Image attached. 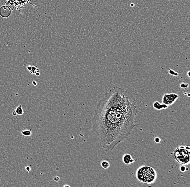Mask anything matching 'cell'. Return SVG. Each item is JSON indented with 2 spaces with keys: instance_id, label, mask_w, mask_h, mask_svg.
<instances>
[{
  "instance_id": "15",
  "label": "cell",
  "mask_w": 190,
  "mask_h": 187,
  "mask_svg": "<svg viewBox=\"0 0 190 187\" xmlns=\"http://www.w3.org/2000/svg\"><path fill=\"white\" fill-rule=\"evenodd\" d=\"M155 143H159L161 141V139L159 138H155Z\"/></svg>"
},
{
  "instance_id": "13",
  "label": "cell",
  "mask_w": 190,
  "mask_h": 187,
  "mask_svg": "<svg viewBox=\"0 0 190 187\" xmlns=\"http://www.w3.org/2000/svg\"><path fill=\"white\" fill-rule=\"evenodd\" d=\"M54 180L55 181L57 182V181H58L59 180V177H58V176H55L54 178Z\"/></svg>"
},
{
  "instance_id": "11",
  "label": "cell",
  "mask_w": 190,
  "mask_h": 187,
  "mask_svg": "<svg viewBox=\"0 0 190 187\" xmlns=\"http://www.w3.org/2000/svg\"><path fill=\"white\" fill-rule=\"evenodd\" d=\"M180 170H181V172H185V171H188V168L186 167L184 165H182L180 168Z\"/></svg>"
},
{
  "instance_id": "1",
  "label": "cell",
  "mask_w": 190,
  "mask_h": 187,
  "mask_svg": "<svg viewBox=\"0 0 190 187\" xmlns=\"http://www.w3.org/2000/svg\"><path fill=\"white\" fill-rule=\"evenodd\" d=\"M124 91L116 86L105 93L97 103L92 119L95 136L107 151L114 150L139 125L135 119L137 106L124 96Z\"/></svg>"
},
{
  "instance_id": "6",
  "label": "cell",
  "mask_w": 190,
  "mask_h": 187,
  "mask_svg": "<svg viewBox=\"0 0 190 187\" xmlns=\"http://www.w3.org/2000/svg\"><path fill=\"white\" fill-rule=\"evenodd\" d=\"M27 69L29 71L30 74H35L36 76H40V71L35 66H28Z\"/></svg>"
},
{
  "instance_id": "10",
  "label": "cell",
  "mask_w": 190,
  "mask_h": 187,
  "mask_svg": "<svg viewBox=\"0 0 190 187\" xmlns=\"http://www.w3.org/2000/svg\"><path fill=\"white\" fill-rule=\"evenodd\" d=\"M153 106L154 108L156 110H161L163 108L162 105H161L159 102H155V103H153Z\"/></svg>"
},
{
  "instance_id": "2",
  "label": "cell",
  "mask_w": 190,
  "mask_h": 187,
  "mask_svg": "<svg viewBox=\"0 0 190 187\" xmlns=\"http://www.w3.org/2000/svg\"><path fill=\"white\" fill-rule=\"evenodd\" d=\"M136 176L140 182L151 184L155 181L157 178V173L153 168L144 166H141L136 172Z\"/></svg>"
},
{
  "instance_id": "4",
  "label": "cell",
  "mask_w": 190,
  "mask_h": 187,
  "mask_svg": "<svg viewBox=\"0 0 190 187\" xmlns=\"http://www.w3.org/2000/svg\"><path fill=\"white\" fill-rule=\"evenodd\" d=\"M178 98V95L177 94H165L163 96L162 102L167 106H170L175 102Z\"/></svg>"
},
{
  "instance_id": "14",
  "label": "cell",
  "mask_w": 190,
  "mask_h": 187,
  "mask_svg": "<svg viewBox=\"0 0 190 187\" xmlns=\"http://www.w3.org/2000/svg\"><path fill=\"white\" fill-rule=\"evenodd\" d=\"M25 170H27L28 172H29L31 170V168L29 166H26L25 167Z\"/></svg>"
},
{
  "instance_id": "16",
  "label": "cell",
  "mask_w": 190,
  "mask_h": 187,
  "mask_svg": "<svg viewBox=\"0 0 190 187\" xmlns=\"http://www.w3.org/2000/svg\"><path fill=\"white\" fill-rule=\"evenodd\" d=\"M32 84H33V85H34V86H36V85H37V83H36V82L35 81H32Z\"/></svg>"
},
{
  "instance_id": "5",
  "label": "cell",
  "mask_w": 190,
  "mask_h": 187,
  "mask_svg": "<svg viewBox=\"0 0 190 187\" xmlns=\"http://www.w3.org/2000/svg\"><path fill=\"white\" fill-rule=\"evenodd\" d=\"M123 160L124 163L127 165H130L135 162V160L132 158L131 155L128 154L124 155Z\"/></svg>"
},
{
  "instance_id": "17",
  "label": "cell",
  "mask_w": 190,
  "mask_h": 187,
  "mask_svg": "<svg viewBox=\"0 0 190 187\" xmlns=\"http://www.w3.org/2000/svg\"><path fill=\"white\" fill-rule=\"evenodd\" d=\"M63 187H70V185H64Z\"/></svg>"
},
{
  "instance_id": "12",
  "label": "cell",
  "mask_w": 190,
  "mask_h": 187,
  "mask_svg": "<svg viewBox=\"0 0 190 187\" xmlns=\"http://www.w3.org/2000/svg\"><path fill=\"white\" fill-rule=\"evenodd\" d=\"M180 87L182 89H186L188 87V84H185V83H182L180 85Z\"/></svg>"
},
{
  "instance_id": "8",
  "label": "cell",
  "mask_w": 190,
  "mask_h": 187,
  "mask_svg": "<svg viewBox=\"0 0 190 187\" xmlns=\"http://www.w3.org/2000/svg\"><path fill=\"white\" fill-rule=\"evenodd\" d=\"M21 133L23 136H30L32 134V129L30 130H25L21 131Z\"/></svg>"
},
{
  "instance_id": "7",
  "label": "cell",
  "mask_w": 190,
  "mask_h": 187,
  "mask_svg": "<svg viewBox=\"0 0 190 187\" xmlns=\"http://www.w3.org/2000/svg\"><path fill=\"white\" fill-rule=\"evenodd\" d=\"M14 112H15V113H16L17 115H23V113H24V111L23 110L21 105H20L18 106L17 108H15V110H14Z\"/></svg>"
},
{
  "instance_id": "3",
  "label": "cell",
  "mask_w": 190,
  "mask_h": 187,
  "mask_svg": "<svg viewBox=\"0 0 190 187\" xmlns=\"http://www.w3.org/2000/svg\"><path fill=\"white\" fill-rule=\"evenodd\" d=\"M190 147L181 146L174 151V157L177 162L181 165H188L190 162Z\"/></svg>"
},
{
  "instance_id": "9",
  "label": "cell",
  "mask_w": 190,
  "mask_h": 187,
  "mask_svg": "<svg viewBox=\"0 0 190 187\" xmlns=\"http://www.w3.org/2000/svg\"><path fill=\"white\" fill-rule=\"evenodd\" d=\"M101 166L102 168H104V169H107V168H108L109 167L110 164H109V162L108 161H107L106 160H103V161H102Z\"/></svg>"
}]
</instances>
